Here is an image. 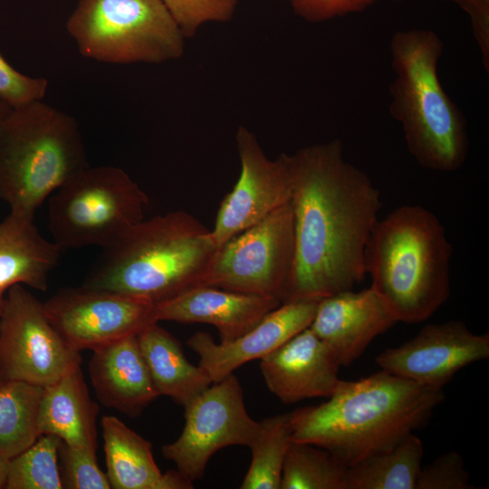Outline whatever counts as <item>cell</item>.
<instances>
[{
  "label": "cell",
  "instance_id": "1",
  "mask_svg": "<svg viewBox=\"0 0 489 489\" xmlns=\"http://www.w3.org/2000/svg\"><path fill=\"white\" fill-rule=\"evenodd\" d=\"M292 158L294 254L282 303L319 302L364 280L380 193L345 159L339 139L302 148Z\"/></svg>",
  "mask_w": 489,
  "mask_h": 489
},
{
  "label": "cell",
  "instance_id": "2",
  "mask_svg": "<svg viewBox=\"0 0 489 489\" xmlns=\"http://www.w3.org/2000/svg\"><path fill=\"white\" fill-rule=\"evenodd\" d=\"M444 399L443 389L380 369L342 380L326 401L292 411V441L325 448L350 466L423 427Z\"/></svg>",
  "mask_w": 489,
  "mask_h": 489
},
{
  "label": "cell",
  "instance_id": "3",
  "mask_svg": "<svg viewBox=\"0 0 489 489\" xmlns=\"http://www.w3.org/2000/svg\"><path fill=\"white\" fill-rule=\"evenodd\" d=\"M217 249L211 230L191 214L156 216L102 248L83 285L158 303L205 286Z\"/></svg>",
  "mask_w": 489,
  "mask_h": 489
},
{
  "label": "cell",
  "instance_id": "4",
  "mask_svg": "<svg viewBox=\"0 0 489 489\" xmlns=\"http://www.w3.org/2000/svg\"><path fill=\"white\" fill-rule=\"evenodd\" d=\"M451 255L437 216L422 206L403 205L376 222L364 266L397 321L418 323L449 298Z\"/></svg>",
  "mask_w": 489,
  "mask_h": 489
},
{
  "label": "cell",
  "instance_id": "5",
  "mask_svg": "<svg viewBox=\"0 0 489 489\" xmlns=\"http://www.w3.org/2000/svg\"><path fill=\"white\" fill-rule=\"evenodd\" d=\"M443 50V41L431 30L393 34L389 112L401 124L408 149L421 167L452 172L465 164L469 139L462 112L438 79Z\"/></svg>",
  "mask_w": 489,
  "mask_h": 489
},
{
  "label": "cell",
  "instance_id": "6",
  "mask_svg": "<svg viewBox=\"0 0 489 489\" xmlns=\"http://www.w3.org/2000/svg\"><path fill=\"white\" fill-rule=\"evenodd\" d=\"M90 166L75 118L43 101L12 109L0 121V199L34 219L51 195Z\"/></svg>",
  "mask_w": 489,
  "mask_h": 489
},
{
  "label": "cell",
  "instance_id": "7",
  "mask_svg": "<svg viewBox=\"0 0 489 489\" xmlns=\"http://www.w3.org/2000/svg\"><path fill=\"white\" fill-rule=\"evenodd\" d=\"M66 28L80 53L99 62L161 63L184 53L185 36L160 0H81Z\"/></svg>",
  "mask_w": 489,
  "mask_h": 489
},
{
  "label": "cell",
  "instance_id": "8",
  "mask_svg": "<svg viewBox=\"0 0 489 489\" xmlns=\"http://www.w3.org/2000/svg\"><path fill=\"white\" fill-rule=\"evenodd\" d=\"M149 199L123 169H82L49 197L48 228L62 249L105 248L143 219Z\"/></svg>",
  "mask_w": 489,
  "mask_h": 489
},
{
  "label": "cell",
  "instance_id": "9",
  "mask_svg": "<svg viewBox=\"0 0 489 489\" xmlns=\"http://www.w3.org/2000/svg\"><path fill=\"white\" fill-rule=\"evenodd\" d=\"M293 254V213L289 202L221 245L205 286L273 297L282 302Z\"/></svg>",
  "mask_w": 489,
  "mask_h": 489
},
{
  "label": "cell",
  "instance_id": "10",
  "mask_svg": "<svg viewBox=\"0 0 489 489\" xmlns=\"http://www.w3.org/2000/svg\"><path fill=\"white\" fill-rule=\"evenodd\" d=\"M48 320L41 302L24 285L11 287L0 315V369L4 380L50 385L81 366Z\"/></svg>",
  "mask_w": 489,
  "mask_h": 489
},
{
  "label": "cell",
  "instance_id": "11",
  "mask_svg": "<svg viewBox=\"0 0 489 489\" xmlns=\"http://www.w3.org/2000/svg\"><path fill=\"white\" fill-rule=\"evenodd\" d=\"M184 408L180 436L164 445L161 452L193 483L203 478L216 452L229 446H249L258 427L246 410L243 388L234 373L212 383Z\"/></svg>",
  "mask_w": 489,
  "mask_h": 489
},
{
  "label": "cell",
  "instance_id": "12",
  "mask_svg": "<svg viewBox=\"0 0 489 489\" xmlns=\"http://www.w3.org/2000/svg\"><path fill=\"white\" fill-rule=\"evenodd\" d=\"M43 308L62 339L79 352L138 336L158 322L152 301L83 284L59 290Z\"/></svg>",
  "mask_w": 489,
  "mask_h": 489
},
{
  "label": "cell",
  "instance_id": "13",
  "mask_svg": "<svg viewBox=\"0 0 489 489\" xmlns=\"http://www.w3.org/2000/svg\"><path fill=\"white\" fill-rule=\"evenodd\" d=\"M235 139L241 171L233 189L221 201L211 230L218 248L289 203L292 195V155L282 153L270 159L245 127L238 128Z\"/></svg>",
  "mask_w": 489,
  "mask_h": 489
},
{
  "label": "cell",
  "instance_id": "14",
  "mask_svg": "<svg viewBox=\"0 0 489 489\" xmlns=\"http://www.w3.org/2000/svg\"><path fill=\"white\" fill-rule=\"evenodd\" d=\"M489 358V333L472 332L461 321L425 325L403 344L376 358L380 369L432 388L443 389L466 366Z\"/></svg>",
  "mask_w": 489,
  "mask_h": 489
},
{
  "label": "cell",
  "instance_id": "15",
  "mask_svg": "<svg viewBox=\"0 0 489 489\" xmlns=\"http://www.w3.org/2000/svg\"><path fill=\"white\" fill-rule=\"evenodd\" d=\"M317 305L314 301L283 302L233 340L216 343L209 333L197 331L188 339L187 345L198 355V366L216 383L242 365L263 359L309 328Z\"/></svg>",
  "mask_w": 489,
  "mask_h": 489
},
{
  "label": "cell",
  "instance_id": "16",
  "mask_svg": "<svg viewBox=\"0 0 489 489\" xmlns=\"http://www.w3.org/2000/svg\"><path fill=\"white\" fill-rule=\"evenodd\" d=\"M265 385L282 402L330 398L342 379L340 365L310 329L299 332L260 360Z\"/></svg>",
  "mask_w": 489,
  "mask_h": 489
},
{
  "label": "cell",
  "instance_id": "17",
  "mask_svg": "<svg viewBox=\"0 0 489 489\" xmlns=\"http://www.w3.org/2000/svg\"><path fill=\"white\" fill-rule=\"evenodd\" d=\"M397 322L369 287L360 292H340L319 301L309 328L341 367L360 358L375 338Z\"/></svg>",
  "mask_w": 489,
  "mask_h": 489
},
{
  "label": "cell",
  "instance_id": "18",
  "mask_svg": "<svg viewBox=\"0 0 489 489\" xmlns=\"http://www.w3.org/2000/svg\"><path fill=\"white\" fill-rule=\"evenodd\" d=\"M281 304L273 297L200 286L155 303V319L210 324L216 328L220 341L226 342L249 331Z\"/></svg>",
  "mask_w": 489,
  "mask_h": 489
},
{
  "label": "cell",
  "instance_id": "19",
  "mask_svg": "<svg viewBox=\"0 0 489 489\" xmlns=\"http://www.w3.org/2000/svg\"><path fill=\"white\" fill-rule=\"evenodd\" d=\"M89 374L99 401L130 417L139 416L159 397L137 336L92 350Z\"/></svg>",
  "mask_w": 489,
  "mask_h": 489
},
{
  "label": "cell",
  "instance_id": "20",
  "mask_svg": "<svg viewBox=\"0 0 489 489\" xmlns=\"http://www.w3.org/2000/svg\"><path fill=\"white\" fill-rule=\"evenodd\" d=\"M61 252L53 241L41 235L34 218L9 212L0 222V315L14 285L47 291Z\"/></svg>",
  "mask_w": 489,
  "mask_h": 489
},
{
  "label": "cell",
  "instance_id": "21",
  "mask_svg": "<svg viewBox=\"0 0 489 489\" xmlns=\"http://www.w3.org/2000/svg\"><path fill=\"white\" fill-rule=\"evenodd\" d=\"M107 476L113 489H192L194 483L177 470L162 473L149 441L114 416L101 421Z\"/></svg>",
  "mask_w": 489,
  "mask_h": 489
},
{
  "label": "cell",
  "instance_id": "22",
  "mask_svg": "<svg viewBox=\"0 0 489 489\" xmlns=\"http://www.w3.org/2000/svg\"><path fill=\"white\" fill-rule=\"evenodd\" d=\"M99 410L80 366L43 387L38 413L39 433L55 436L72 447L96 451Z\"/></svg>",
  "mask_w": 489,
  "mask_h": 489
},
{
  "label": "cell",
  "instance_id": "23",
  "mask_svg": "<svg viewBox=\"0 0 489 489\" xmlns=\"http://www.w3.org/2000/svg\"><path fill=\"white\" fill-rule=\"evenodd\" d=\"M137 337L159 396H168L184 408L213 383L199 366L188 361L180 342L158 322L147 326Z\"/></svg>",
  "mask_w": 489,
  "mask_h": 489
},
{
  "label": "cell",
  "instance_id": "24",
  "mask_svg": "<svg viewBox=\"0 0 489 489\" xmlns=\"http://www.w3.org/2000/svg\"><path fill=\"white\" fill-rule=\"evenodd\" d=\"M423 445L413 433L388 450L347 466L345 489H416Z\"/></svg>",
  "mask_w": 489,
  "mask_h": 489
},
{
  "label": "cell",
  "instance_id": "25",
  "mask_svg": "<svg viewBox=\"0 0 489 489\" xmlns=\"http://www.w3.org/2000/svg\"><path fill=\"white\" fill-rule=\"evenodd\" d=\"M43 387L21 380L0 383V455L10 461L41 436L38 413Z\"/></svg>",
  "mask_w": 489,
  "mask_h": 489
},
{
  "label": "cell",
  "instance_id": "26",
  "mask_svg": "<svg viewBox=\"0 0 489 489\" xmlns=\"http://www.w3.org/2000/svg\"><path fill=\"white\" fill-rule=\"evenodd\" d=\"M292 411L258 421L248 447L252 459L242 489H280L283 467L292 442Z\"/></svg>",
  "mask_w": 489,
  "mask_h": 489
},
{
  "label": "cell",
  "instance_id": "27",
  "mask_svg": "<svg viewBox=\"0 0 489 489\" xmlns=\"http://www.w3.org/2000/svg\"><path fill=\"white\" fill-rule=\"evenodd\" d=\"M347 466L321 446L292 441L280 489H345Z\"/></svg>",
  "mask_w": 489,
  "mask_h": 489
},
{
  "label": "cell",
  "instance_id": "28",
  "mask_svg": "<svg viewBox=\"0 0 489 489\" xmlns=\"http://www.w3.org/2000/svg\"><path fill=\"white\" fill-rule=\"evenodd\" d=\"M60 444L59 437L42 435L33 446L10 460L5 488H63L58 466Z\"/></svg>",
  "mask_w": 489,
  "mask_h": 489
},
{
  "label": "cell",
  "instance_id": "29",
  "mask_svg": "<svg viewBox=\"0 0 489 489\" xmlns=\"http://www.w3.org/2000/svg\"><path fill=\"white\" fill-rule=\"evenodd\" d=\"M185 37H192L204 24L232 18L237 0H160Z\"/></svg>",
  "mask_w": 489,
  "mask_h": 489
},
{
  "label": "cell",
  "instance_id": "30",
  "mask_svg": "<svg viewBox=\"0 0 489 489\" xmlns=\"http://www.w3.org/2000/svg\"><path fill=\"white\" fill-rule=\"evenodd\" d=\"M62 485L69 489H110L107 474L98 465L96 451L70 446L61 441Z\"/></svg>",
  "mask_w": 489,
  "mask_h": 489
},
{
  "label": "cell",
  "instance_id": "31",
  "mask_svg": "<svg viewBox=\"0 0 489 489\" xmlns=\"http://www.w3.org/2000/svg\"><path fill=\"white\" fill-rule=\"evenodd\" d=\"M461 455L450 450L421 468L416 489H475Z\"/></svg>",
  "mask_w": 489,
  "mask_h": 489
},
{
  "label": "cell",
  "instance_id": "32",
  "mask_svg": "<svg viewBox=\"0 0 489 489\" xmlns=\"http://www.w3.org/2000/svg\"><path fill=\"white\" fill-rule=\"evenodd\" d=\"M48 81L43 77H31L15 70L0 53V100L12 109L43 101Z\"/></svg>",
  "mask_w": 489,
  "mask_h": 489
},
{
  "label": "cell",
  "instance_id": "33",
  "mask_svg": "<svg viewBox=\"0 0 489 489\" xmlns=\"http://www.w3.org/2000/svg\"><path fill=\"white\" fill-rule=\"evenodd\" d=\"M302 19L311 23L361 13L379 0H286Z\"/></svg>",
  "mask_w": 489,
  "mask_h": 489
},
{
  "label": "cell",
  "instance_id": "34",
  "mask_svg": "<svg viewBox=\"0 0 489 489\" xmlns=\"http://www.w3.org/2000/svg\"><path fill=\"white\" fill-rule=\"evenodd\" d=\"M457 5L470 18L485 71H489V0H448Z\"/></svg>",
  "mask_w": 489,
  "mask_h": 489
},
{
  "label": "cell",
  "instance_id": "35",
  "mask_svg": "<svg viewBox=\"0 0 489 489\" xmlns=\"http://www.w3.org/2000/svg\"><path fill=\"white\" fill-rule=\"evenodd\" d=\"M9 461L0 455V489L5 488L7 473H8Z\"/></svg>",
  "mask_w": 489,
  "mask_h": 489
},
{
  "label": "cell",
  "instance_id": "36",
  "mask_svg": "<svg viewBox=\"0 0 489 489\" xmlns=\"http://www.w3.org/2000/svg\"><path fill=\"white\" fill-rule=\"evenodd\" d=\"M12 110V108L0 100V121Z\"/></svg>",
  "mask_w": 489,
  "mask_h": 489
},
{
  "label": "cell",
  "instance_id": "37",
  "mask_svg": "<svg viewBox=\"0 0 489 489\" xmlns=\"http://www.w3.org/2000/svg\"><path fill=\"white\" fill-rule=\"evenodd\" d=\"M4 381V378H3V375H2V371H1V369H0V383Z\"/></svg>",
  "mask_w": 489,
  "mask_h": 489
}]
</instances>
